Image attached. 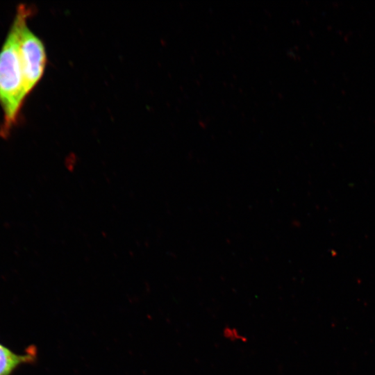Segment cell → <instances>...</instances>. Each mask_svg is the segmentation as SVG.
<instances>
[{
  "instance_id": "cell-1",
  "label": "cell",
  "mask_w": 375,
  "mask_h": 375,
  "mask_svg": "<svg viewBox=\"0 0 375 375\" xmlns=\"http://www.w3.org/2000/svg\"><path fill=\"white\" fill-rule=\"evenodd\" d=\"M21 17L22 6L19 4L0 49V106L3 113L0 135L4 138L17 124L21 108L26 98L18 53Z\"/></svg>"
},
{
  "instance_id": "cell-3",
  "label": "cell",
  "mask_w": 375,
  "mask_h": 375,
  "mask_svg": "<svg viewBox=\"0 0 375 375\" xmlns=\"http://www.w3.org/2000/svg\"><path fill=\"white\" fill-rule=\"evenodd\" d=\"M35 359L36 349L33 346L19 354L0 343V375H12L19 366L32 363Z\"/></svg>"
},
{
  "instance_id": "cell-4",
  "label": "cell",
  "mask_w": 375,
  "mask_h": 375,
  "mask_svg": "<svg viewBox=\"0 0 375 375\" xmlns=\"http://www.w3.org/2000/svg\"><path fill=\"white\" fill-rule=\"evenodd\" d=\"M223 337L232 342H245L247 338L241 334L239 330L235 327L226 326L222 330Z\"/></svg>"
},
{
  "instance_id": "cell-2",
  "label": "cell",
  "mask_w": 375,
  "mask_h": 375,
  "mask_svg": "<svg viewBox=\"0 0 375 375\" xmlns=\"http://www.w3.org/2000/svg\"><path fill=\"white\" fill-rule=\"evenodd\" d=\"M22 5V17L18 34V53L26 97L41 79L47 63L44 46L41 40L27 26L32 13L30 7Z\"/></svg>"
}]
</instances>
